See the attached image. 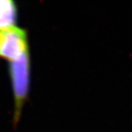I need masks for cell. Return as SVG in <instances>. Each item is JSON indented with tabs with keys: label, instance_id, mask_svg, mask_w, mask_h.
<instances>
[{
	"label": "cell",
	"instance_id": "6da1fadb",
	"mask_svg": "<svg viewBox=\"0 0 132 132\" xmlns=\"http://www.w3.org/2000/svg\"><path fill=\"white\" fill-rule=\"evenodd\" d=\"M10 74L14 94V120L15 123H17L29 89L30 60L28 51L19 59L10 62Z\"/></svg>",
	"mask_w": 132,
	"mask_h": 132
},
{
	"label": "cell",
	"instance_id": "3957f363",
	"mask_svg": "<svg viewBox=\"0 0 132 132\" xmlns=\"http://www.w3.org/2000/svg\"><path fill=\"white\" fill-rule=\"evenodd\" d=\"M17 19V8L14 2L0 0V30L14 27Z\"/></svg>",
	"mask_w": 132,
	"mask_h": 132
},
{
	"label": "cell",
	"instance_id": "7a4b0ae2",
	"mask_svg": "<svg viewBox=\"0 0 132 132\" xmlns=\"http://www.w3.org/2000/svg\"><path fill=\"white\" fill-rule=\"evenodd\" d=\"M28 51L26 31L17 27L0 30V57L14 61Z\"/></svg>",
	"mask_w": 132,
	"mask_h": 132
}]
</instances>
